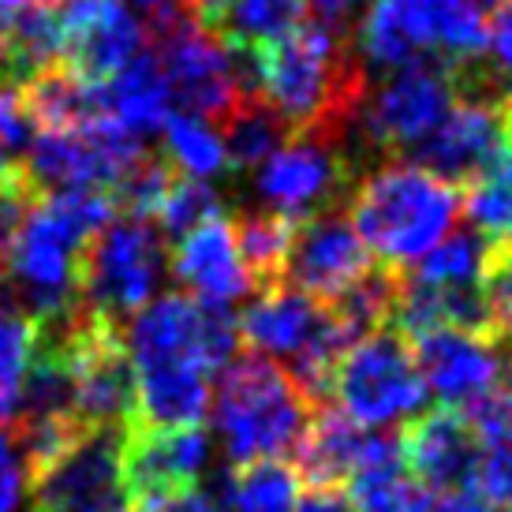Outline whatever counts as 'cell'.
<instances>
[{
	"label": "cell",
	"mask_w": 512,
	"mask_h": 512,
	"mask_svg": "<svg viewBox=\"0 0 512 512\" xmlns=\"http://www.w3.org/2000/svg\"><path fill=\"white\" fill-rule=\"evenodd\" d=\"M490 258H494V247L479 232H471V228L468 232H449L419 262H412L408 277L438 288H483Z\"/></svg>",
	"instance_id": "f546056e"
},
{
	"label": "cell",
	"mask_w": 512,
	"mask_h": 512,
	"mask_svg": "<svg viewBox=\"0 0 512 512\" xmlns=\"http://www.w3.org/2000/svg\"><path fill=\"white\" fill-rule=\"evenodd\" d=\"M348 221L385 266H412L460 221V191L419 161H382L359 176L348 199Z\"/></svg>",
	"instance_id": "277c9868"
},
{
	"label": "cell",
	"mask_w": 512,
	"mask_h": 512,
	"mask_svg": "<svg viewBox=\"0 0 512 512\" xmlns=\"http://www.w3.org/2000/svg\"><path fill=\"white\" fill-rule=\"evenodd\" d=\"M367 4L370 0H307V12H314V19L326 30L348 38L356 30L359 15L367 12Z\"/></svg>",
	"instance_id": "ab89813d"
},
{
	"label": "cell",
	"mask_w": 512,
	"mask_h": 512,
	"mask_svg": "<svg viewBox=\"0 0 512 512\" xmlns=\"http://www.w3.org/2000/svg\"><path fill=\"white\" fill-rule=\"evenodd\" d=\"M12 187H27L23 184V157L0 139V191H12Z\"/></svg>",
	"instance_id": "ee69618b"
},
{
	"label": "cell",
	"mask_w": 512,
	"mask_h": 512,
	"mask_svg": "<svg viewBox=\"0 0 512 512\" xmlns=\"http://www.w3.org/2000/svg\"><path fill=\"white\" fill-rule=\"evenodd\" d=\"M389 430L359 427L333 404H314L307 434L296 445V471L307 486H344L363 464L393 445Z\"/></svg>",
	"instance_id": "7402d4cb"
},
{
	"label": "cell",
	"mask_w": 512,
	"mask_h": 512,
	"mask_svg": "<svg viewBox=\"0 0 512 512\" xmlns=\"http://www.w3.org/2000/svg\"><path fill=\"white\" fill-rule=\"evenodd\" d=\"M501 397H505V404L512 408V370H505V378H501Z\"/></svg>",
	"instance_id": "7dc6e473"
},
{
	"label": "cell",
	"mask_w": 512,
	"mask_h": 512,
	"mask_svg": "<svg viewBox=\"0 0 512 512\" xmlns=\"http://www.w3.org/2000/svg\"><path fill=\"white\" fill-rule=\"evenodd\" d=\"M303 15H307V0H232L214 30L236 53L247 57L292 34L303 23Z\"/></svg>",
	"instance_id": "f1b7e54d"
},
{
	"label": "cell",
	"mask_w": 512,
	"mask_h": 512,
	"mask_svg": "<svg viewBox=\"0 0 512 512\" xmlns=\"http://www.w3.org/2000/svg\"><path fill=\"white\" fill-rule=\"evenodd\" d=\"M161 143H165V165L176 176L187 180H206L214 184L228 176V150L221 124L206 120L199 113H169L161 124Z\"/></svg>",
	"instance_id": "4316f807"
},
{
	"label": "cell",
	"mask_w": 512,
	"mask_h": 512,
	"mask_svg": "<svg viewBox=\"0 0 512 512\" xmlns=\"http://www.w3.org/2000/svg\"><path fill=\"white\" fill-rule=\"evenodd\" d=\"M116 214V199L105 191L30 195L4 258L12 307H19L34 326L75 311L86 247Z\"/></svg>",
	"instance_id": "7a4b0ae2"
},
{
	"label": "cell",
	"mask_w": 512,
	"mask_h": 512,
	"mask_svg": "<svg viewBox=\"0 0 512 512\" xmlns=\"http://www.w3.org/2000/svg\"><path fill=\"white\" fill-rule=\"evenodd\" d=\"M404 468L412 471L430 494H456L475 483L479 468V438L471 423L453 408L423 412L400 438Z\"/></svg>",
	"instance_id": "ffe728a7"
},
{
	"label": "cell",
	"mask_w": 512,
	"mask_h": 512,
	"mask_svg": "<svg viewBox=\"0 0 512 512\" xmlns=\"http://www.w3.org/2000/svg\"><path fill=\"white\" fill-rule=\"evenodd\" d=\"M49 4H60V0H49Z\"/></svg>",
	"instance_id": "681fc988"
},
{
	"label": "cell",
	"mask_w": 512,
	"mask_h": 512,
	"mask_svg": "<svg viewBox=\"0 0 512 512\" xmlns=\"http://www.w3.org/2000/svg\"><path fill=\"white\" fill-rule=\"evenodd\" d=\"M38 329L19 307H0V427H12L23 400Z\"/></svg>",
	"instance_id": "836d02e7"
},
{
	"label": "cell",
	"mask_w": 512,
	"mask_h": 512,
	"mask_svg": "<svg viewBox=\"0 0 512 512\" xmlns=\"http://www.w3.org/2000/svg\"><path fill=\"white\" fill-rule=\"evenodd\" d=\"M34 512H38V509H34Z\"/></svg>",
	"instance_id": "f907efd6"
},
{
	"label": "cell",
	"mask_w": 512,
	"mask_h": 512,
	"mask_svg": "<svg viewBox=\"0 0 512 512\" xmlns=\"http://www.w3.org/2000/svg\"><path fill=\"white\" fill-rule=\"evenodd\" d=\"M236 326L240 341L255 356L285 367L292 382L311 397V404H326L329 374L344 348L352 344L329 303L285 281H273L262 285L255 303L236 318Z\"/></svg>",
	"instance_id": "52a82bcc"
},
{
	"label": "cell",
	"mask_w": 512,
	"mask_h": 512,
	"mask_svg": "<svg viewBox=\"0 0 512 512\" xmlns=\"http://www.w3.org/2000/svg\"><path fill=\"white\" fill-rule=\"evenodd\" d=\"M157 42V60L169 79L172 101H180L184 113H199L221 124L243 98H251L247 60L217 30L202 27L199 19H184Z\"/></svg>",
	"instance_id": "5bb4252c"
},
{
	"label": "cell",
	"mask_w": 512,
	"mask_h": 512,
	"mask_svg": "<svg viewBox=\"0 0 512 512\" xmlns=\"http://www.w3.org/2000/svg\"><path fill=\"white\" fill-rule=\"evenodd\" d=\"M486 19L475 0H370L356 23L363 72H397L415 60L464 68L483 57Z\"/></svg>",
	"instance_id": "8992f818"
},
{
	"label": "cell",
	"mask_w": 512,
	"mask_h": 512,
	"mask_svg": "<svg viewBox=\"0 0 512 512\" xmlns=\"http://www.w3.org/2000/svg\"><path fill=\"white\" fill-rule=\"evenodd\" d=\"M64 60L86 83H105L146 45V30L128 0H64Z\"/></svg>",
	"instance_id": "ac0fdd59"
},
{
	"label": "cell",
	"mask_w": 512,
	"mask_h": 512,
	"mask_svg": "<svg viewBox=\"0 0 512 512\" xmlns=\"http://www.w3.org/2000/svg\"><path fill=\"white\" fill-rule=\"evenodd\" d=\"M468 184V195L460 199V214H468L471 232H479L490 247L512 243V139Z\"/></svg>",
	"instance_id": "83f0119b"
},
{
	"label": "cell",
	"mask_w": 512,
	"mask_h": 512,
	"mask_svg": "<svg viewBox=\"0 0 512 512\" xmlns=\"http://www.w3.org/2000/svg\"><path fill=\"white\" fill-rule=\"evenodd\" d=\"M120 341L135 374V427H199L210 415L214 374L236 359L240 326L225 307L165 292L131 314Z\"/></svg>",
	"instance_id": "6da1fadb"
},
{
	"label": "cell",
	"mask_w": 512,
	"mask_h": 512,
	"mask_svg": "<svg viewBox=\"0 0 512 512\" xmlns=\"http://www.w3.org/2000/svg\"><path fill=\"white\" fill-rule=\"evenodd\" d=\"M303 479L296 464L255 460L232 468L217 486V505L225 512H296Z\"/></svg>",
	"instance_id": "484cf974"
},
{
	"label": "cell",
	"mask_w": 512,
	"mask_h": 512,
	"mask_svg": "<svg viewBox=\"0 0 512 512\" xmlns=\"http://www.w3.org/2000/svg\"><path fill=\"white\" fill-rule=\"evenodd\" d=\"M128 8L135 12V19L143 23L146 34H169L172 27H180L184 19H195L191 0H128Z\"/></svg>",
	"instance_id": "f35d334b"
},
{
	"label": "cell",
	"mask_w": 512,
	"mask_h": 512,
	"mask_svg": "<svg viewBox=\"0 0 512 512\" xmlns=\"http://www.w3.org/2000/svg\"><path fill=\"white\" fill-rule=\"evenodd\" d=\"M221 135H225V150H228V169L232 172H251L258 161L277 150L285 143L292 131L285 128V120L273 113L262 98H243L232 113L221 120Z\"/></svg>",
	"instance_id": "4dcf8cb0"
},
{
	"label": "cell",
	"mask_w": 512,
	"mask_h": 512,
	"mask_svg": "<svg viewBox=\"0 0 512 512\" xmlns=\"http://www.w3.org/2000/svg\"><path fill=\"white\" fill-rule=\"evenodd\" d=\"M415 367L427 382V393L453 412H468L471 404L498 393L505 378V352L494 333L483 329H430L415 337Z\"/></svg>",
	"instance_id": "2e32d148"
},
{
	"label": "cell",
	"mask_w": 512,
	"mask_h": 512,
	"mask_svg": "<svg viewBox=\"0 0 512 512\" xmlns=\"http://www.w3.org/2000/svg\"><path fill=\"white\" fill-rule=\"evenodd\" d=\"M64 64V27L49 0H0V79L15 86Z\"/></svg>",
	"instance_id": "603a6c76"
},
{
	"label": "cell",
	"mask_w": 512,
	"mask_h": 512,
	"mask_svg": "<svg viewBox=\"0 0 512 512\" xmlns=\"http://www.w3.org/2000/svg\"><path fill=\"white\" fill-rule=\"evenodd\" d=\"M210 415L225 460L232 468H243L255 460H285L296 453L314 404L285 367L247 352L221 370Z\"/></svg>",
	"instance_id": "5b68a950"
},
{
	"label": "cell",
	"mask_w": 512,
	"mask_h": 512,
	"mask_svg": "<svg viewBox=\"0 0 512 512\" xmlns=\"http://www.w3.org/2000/svg\"><path fill=\"white\" fill-rule=\"evenodd\" d=\"M169 277V243L154 217L116 214L90 240L79 273V303L113 326H124L131 314L161 292Z\"/></svg>",
	"instance_id": "30bf717a"
},
{
	"label": "cell",
	"mask_w": 512,
	"mask_h": 512,
	"mask_svg": "<svg viewBox=\"0 0 512 512\" xmlns=\"http://www.w3.org/2000/svg\"><path fill=\"white\" fill-rule=\"evenodd\" d=\"M359 180L356 161L348 157L344 131H292L266 161L251 169V187L262 210L303 221L311 214L344 206Z\"/></svg>",
	"instance_id": "7c38bea8"
},
{
	"label": "cell",
	"mask_w": 512,
	"mask_h": 512,
	"mask_svg": "<svg viewBox=\"0 0 512 512\" xmlns=\"http://www.w3.org/2000/svg\"><path fill=\"white\" fill-rule=\"evenodd\" d=\"M30 486L27 456L19 449L12 427H0V512H15Z\"/></svg>",
	"instance_id": "8d00e7d4"
},
{
	"label": "cell",
	"mask_w": 512,
	"mask_h": 512,
	"mask_svg": "<svg viewBox=\"0 0 512 512\" xmlns=\"http://www.w3.org/2000/svg\"><path fill=\"white\" fill-rule=\"evenodd\" d=\"M326 400H337V408L359 427L393 430L427 412L430 393L408 337L382 326L344 348L329 374Z\"/></svg>",
	"instance_id": "9c48e42d"
},
{
	"label": "cell",
	"mask_w": 512,
	"mask_h": 512,
	"mask_svg": "<svg viewBox=\"0 0 512 512\" xmlns=\"http://www.w3.org/2000/svg\"><path fill=\"white\" fill-rule=\"evenodd\" d=\"M101 94V120H109L116 128L131 131L135 139L161 131L165 116L172 113V90L169 79L161 72L157 53H139L128 60L116 75L98 83Z\"/></svg>",
	"instance_id": "cb8c5ba5"
},
{
	"label": "cell",
	"mask_w": 512,
	"mask_h": 512,
	"mask_svg": "<svg viewBox=\"0 0 512 512\" xmlns=\"http://www.w3.org/2000/svg\"><path fill=\"white\" fill-rule=\"evenodd\" d=\"M397 292H400V273H393V266H385V270H374V266H370L356 285L344 288L329 307H333L337 322L344 326V333H348L352 341H359L370 329H382L393 322Z\"/></svg>",
	"instance_id": "d6a6232c"
},
{
	"label": "cell",
	"mask_w": 512,
	"mask_h": 512,
	"mask_svg": "<svg viewBox=\"0 0 512 512\" xmlns=\"http://www.w3.org/2000/svg\"><path fill=\"white\" fill-rule=\"evenodd\" d=\"M292 225L288 217L273 214V210H240L232 217V236H236V247H240L247 270L255 277V285H273L281 281V270H285V255H288V240H292Z\"/></svg>",
	"instance_id": "1f68e13d"
},
{
	"label": "cell",
	"mask_w": 512,
	"mask_h": 512,
	"mask_svg": "<svg viewBox=\"0 0 512 512\" xmlns=\"http://www.w3.org/2000/svg\"><path fill=\"white\" fill-rule=\"evenodd\" d=\"M434 512H501V509H494L475 490H456V494H445L441 501H434Z\"/></svg>",
	"instance_id": "7bdbcfd3"
},
{
	"label": "cell",
	"mask_w": 512,
	"mask_h": 512,
	"mask_svg": "<svg viewBox=\"0 0 512 512\" xmlns=\"http://www.w3.org/2000/svg\"><path fill=\"white\" fill-rule=\"evenodd\" d=\"M475 4H479V8H483V12H486V8H494V12H498L501 4H509V0H475Z\"/></svg>",
	"instance_id": "c3c4849f"
},
{
	"label": "cell",
	"mask_w": 512,
	"mask_h": 512,
	"mask_svg": "<svg viewBox=\"0 0 512 512\" xmlns=\"http://www.w3.org/2000/svg\"><path fill=\"white\" fill-rule=\"evenodd\" d=\"M370 266H374V255L359 240L356 225L348 221V210L333 206V210L311 214L292 225L281 281L322 303H333Z\"/></svg>",
	"instance_id": "9a60e30c"
},
{
	"label": "cell",
	"mask_w": 512,
	"mask_h": 512,
	"mask_svg": "<svg viewBox=\"0 0 512 512\" xmlns=\"http://www.w3.org/2000/svg\"><path fill=\"white\" fill-rule=\"evenodd\" d=\"M483 296L494 337L512 348V243L494 247V258H490V270H486L483 281Z\"/></svg>",
	"instance_id": "d590c367"
},
{
	"label": "cell",
	"mask_w": 512,
	"mask_h": 512,
	"mask_svg": "<svg viewBox=\"0 0 512 512\" xmlns=\"http://www.w3.org/2000/svg\"><path fill=\"white\" fill-rule=\"evenodd\" d=\"M243 60L251 94L266 101L288 131H344L370 83L348 49V38L322 23H299L281 42L255 49Z\"/></svg>",
	"instance_id": "3957f363"
},
{
	"label": "cell",
	"mask_w": 512,
	"mask_h": 512,
	"mask_svg": "<svg viewBox=\"0 0 512 512\" xmlns=\"http://www.w3.org/2000/svg\"><path fill=\"white\" fill-rule=\"evenodd\" d=\"M232 0H191V8H195V19H199L202 27H217V19L225 15V8Z\"/></svg>",
	"instance_id": "f6af8a7d"
},
{
	"label": "cell",
	"mask_w": 512,
	"mask_h": 512,
	"mask_svg": "<svg viewBox=\"0 0 512 512\" xmlns=\"http://www.w3.org/2000/svg\"><path fill=\"white\" fill-rule=\"evenodd\" d=\"M296 512H356L341 486H307L299 494Z\"/></svg>",
	"instance_id": "b9f144b4"
},
{
	"label": "cell",
	"mask_w": 512,
	"mask_h": 512,
	"mask_svg": "<svg viewBox=\"0 0 512 512\" xmlns=\"http://www.w3.org/2000/svg\"><path fill=\"white\" fill-rule=\"evenodd\" d=\"M483 53L490 57L486 60L490 75H494L501 86H512V0L501 4L498 12H494V19L486 23Z\"/></svg>",
	"instance_id": "74e56055"
},
{
	"label": "cell",
	"mask_w": 512,
	"mask_h": 512,
	"mask_svg": "<svg viewBox=\"0 0 512 512\" xmlns=\"http://www.w3.org/2000/svg\"><path fill=\"white\" fill-rule=\"evenodd\" d=\"M146 161L143 139L109 120L79 128H38L23 150V184L30 195L49 191H105L113 195L135 165Z\"/></svg>",
	"instance_id": "8fae6325"
},
{
	"label": "cell",
	"mask_w": 512,
	"mask_h": 512,
	"mask_svg": "<svg viewBox=\"0 0 512 512\" xmlns=\"http://www.w3.org/2000/svg\"><path fill=\"white\" fill-rule=\"evenodd\" d=\"M460 98V75L441 60H415L397 72L378 75V83L363 90L356 113L344 128L348 157L359 176L374 157H408L415 146L438 128V120Z\"/></svg>",
	"instance_id": "ba28073f"
},
{
	"label": "cell",
	"mask_w": 512,
	"mask_h": 512,
	"mask_svg": "<svg viewBox=\"0 0 512 512\" xmlns=\"http://www.w3.org/2000/svg\"><path fill=\"white\" fill-rule=\"evenodd\" d=\"M221 191L214 184H206V180H187V176H172L169 187H165V195L157 202V228L165 232V236H187L191 228L206 225V221H214L221 217Z\"/></svg>",
	"instance_id": "e575fe53"
},
{
	"label": "cell",
	"mask_w": 512,
	"mask_h": 512,
	"mask_svg": "<svg viewBox=\"0 0 512 512\" xmlns=\"http://www.w3.org/2000/svg\"><path fill=\"white\" fill-rule=\"evenodd\" d=\"M214 441L202 427H128L124 445V464H128V483L139 494H172V490H191L210 468Z\"/></svg>",
	"instance_id": "44dd1931"
},
{
	"label": "cell",
	"mask_w": 512,
	"mask_h": 512,
	"mask_svg": "<svg viewBox=\"0 0 512 512\" xmlns=\"http://www.w3.org/2000/svg\"><path fill=\"white\" fill-rule=\"evenodd\" d=\"M356 512H434V494L404 468L400 438L348 479Z\"/></svg>",
	"instance_id": "d4e9b609"
},
{
	"label": "cell",
	"mask_w": 512,
	"mask_h": 512,
	"mask_svg": "<svg viewBox=\"0 0 512 512\" xmlns=\"http://www.w3.org/2000/svg\"><path fill=\"white\" fill-rule=\"evenodd\" d=\"M30 202V187H12V191H0V281H4V258H8V243L12 232L23 217V206Z\"/></svg>",
	"instance_id": "60d3db41"
},
{
	"label": "cell",
	"mask_w": 512,
	"mask_h": 512,
	"mask_svg": "<svg viewBox=\"0 0 512 512\" xmlns=\"http://www.w3.org/2000/svg\"><path fill=\"white\" fill-rule=\"evenodd\" d=\"M124 445L128 427H86L30 479L38 512H135Z\"/></svg>",
	"instance_id": "4fadbf2b"
},
{
	"label": "cell",
	"mask_w": 512,
	"mask_h": 512,
	"mask_svg": "<svg viewBox=\"0 0 512 512\" xmlns=\"http://www.w3.org/2000/svg\"><path fill=\"white\" fill-rule=\"evenodd\" d=\"M184 512H225V509L217 505L214 494H206V490H199V486H195V490L187 494V501H184Z\"/></svg>",
	"instance_id": "bcb514c9"
},
{
	"label": "cell",
	"mask_w": 512,
	"mask_h": 512,
	"mask_svg": "<svg viewBox=\"0 0 512 512\" xmlns=\"http://www.w3.org/2000/svg\"><path fill=\"white\" fill-rule=\"evenodd\" d=\"M509 139L512 128L505 116V98L464 90L453 101V109L438 120V128L408 157H415L423 169L438 172L441 180L460 184V180H471L475 172H483Z\"/></svg>",
	"instance_id": "e0dca14e"
},
{
	"label": "cell",
	"mask_w": 512,
	"mask_h": 512,
	"mask_svg": "<svg viewBox=\"0 0 512 512\" xmlns=\"http://www.w3.org/2000/svg\"><path fill=\"white\" fill-rule=\"evenodd\" d=\"M169 273L184 285L187 296L210 307H225V311L258 288L236 247L232 221L225 217H214L180 236L176 251H169Z\"/></svg>",
	"instance_id": "d6986e66"
}]
</instances>
